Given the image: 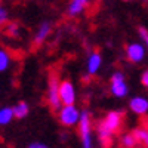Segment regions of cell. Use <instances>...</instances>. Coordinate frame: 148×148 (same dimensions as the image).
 <instances>
[{
  "label": "cell",
  "instance_id": "1",
  "mask_svg": "<svg viewBox=\"0 0 148 148\" xmlns=\"http://www.w3.org/2000/svg\"><path fill=\"white\" fill-rule=\"evenodd\" d=\"M80 116H82V111H79L74 104H64L58 110V120L65 127L79 126Z\"/></svg>",
  "mask_w": 148,
  "mask_h": 148
},
{
  "label": "cell",
  "instance_id": "2",
  "mask_svg": "<svg viewBox=\"0 0 148 148\" xmlns=\"http://www.w3.org/2000/svg\"><path fill=\"white\" fill-rule=\"evenodd\" d=\"M79 136H80V144L83 148H92V119L89 111L83 110L80 121H79Z\"/></svg>",
  "mask_w": 148,
  "mask_h": 148
},
{
  "label": "cell",
  "instance_id": "3",
  "mask_svg": "<svg viewBox=\"0 0 148 148\" xmlns=\"http://www.w3.org/2000/svg\"><path fill=\"white\" fill-rule=\"evenodd\" d=\"M110 92L116 98H125L129 93V86L125 82V74L121 71H116L111 76V84H110Z\"/></svg>",
  "mask_w": 148,
  "mask_h": 148
},
{
  "label": "cell",
  "instance_id": "4",
  "mask_svg": "<svg viewBox=\"0 0 148 148\" xmlns=\"http://www.w3.org/2000/svg\"><path fill=\"white\" fill-rule=\"evenodd\" d=\"M47 102H49V107H51L52 110H55V111H58L61 107H62V101H61V96H59V82L55 76H52L51 80H49Z\"/></svg>",
  "mask_w": 148,
  "mask_h": 148
},
{
  "label": "cell",
  "instance_id": "5",
  "mask_svg": "<svg viewBox=\"0 0 148 148\" xmlns=\"http://www.w3.org/2000/svg\"><path fill=\"white\" fill-rule=\"evenodd\" d=\"M145 53H147V46L138 42H133L126 47V58L132 64H141L145 58Z\"/></svg>",
  "mask_w": 148,
  "mask_h": 148
},
{
  "label": "cell",
  "instance_id": "6",
  "mask_svg": "<svg viewBox=\"0 0 148 148\" xmlns=\"http://www.w3.org/2000/svg\"><path fill=\"white\" fill-rule=\"evenodd\" d=\"M121 120H123V114L120 111H110L107 114V117L104 119V121H101L99 125L104 126L108 132H111L114 135L121 126Z\"/></svg>",
  "mask_w": 148,
  "mask_h": 148
},
{
  "label": "cell",
  "instance_id": "7",
  "mask_svg": "<svg viewBox=\"0 0 148 148\" xmlns=\"http://www.w3.org/2000/svg\"><path fill=\"white\" fill-rule=\"evenodd\" d=\"M59 96L62 101V105L76 102V88L70 80H62L59 83Z\"/></svg>",
  "mask_w": 148,
  "mask_h": 148
},
{
  "label": "cell",
  "instance_id": "8",
  "mask_svg": "<svg viewBox=\"0 0 148 148\" xmlns=\"http://www.w3.org/2000/svg\"><path fill=\"white\" fill-rule=\"evenodd\" d=\"M129 108L136 116H147L148 114V98L145 96H133L129 101Z\"/></svg>",
  "mask_w": 148,
  "mask_h": 148
},
{
  "label": "cell",
  "instance_id": "9",
  "mask_svg": "<svg viewBox=\"0 0 148 148\" xmlns=\"http://www.w3.org/2000/svg\"><path fill=\"white\" fill-rule=\"evenodd\" d=\"M101 65H102V56L98 52H92L88 58V62H86V71H88L89 76H93L99 71Z\"/></svg>",
  "mask_w": 148,
  "mask_h": 148
},
{
  "label": "cell",
  "instance_id": "10",
  "mask_svg": "<svg viewBox=\"0 0 148 148\" xmlns=\"http://www.w3.org/2000/svg\"><path fill=\"white\" fill-rule=\"evenodd\" d=\"M88 3H89V0H71L70 5H68V9H67V15L71 16V18L79 16L84 10Z\"/></svg>",
  "mask_w": 148,
  "mask_h": 148
},
{
  "label": "cell",
  "instance_id": "11",
  "mask_svg": "<svg viewBox=\"0 0 148 148\" xmlns=\"http://www.w3.org/2000/svg\"><path fill=\"white\" fill-rule=\"evenodd\" d=\"M51 31H52L51 24H49L47 21L42 22V24H40V27L37 28V31H36V36H34V43H36V45L43 43V42L47 39V36L51 34Z\"/></svg>",
  "mask_w": 148,
  "mask_h": 148
},
{
  "label": "cell",
  "instance_id": "12",
  "mask_svg": "<svg viewBox=\"0 0 148 148\" xmlns=\"http://www.w3.org/2000/svg\"><path fill=\"white\" fill-rule=\"evenodd\" d=\"M15 119V113H14V107H3L0 110V125L6 126Z\"/></svg>",
  "mask_w": 148,
  "mask_h": 148
},
{
  "label": "cell",
  "instance_id": "13",
  "mask_svg": "<svg viewBox=\"0 0 148 148\" xmlns=\"http://www.w3.org/2000/svg\"><path fill=\"white\" fill-rule=\"evenodd\" d=\"M120 144L123 147H126V148H135V147L139 145V141L136 138V135L132 132V133H125L123 135L121 139H120Z\"/></svg>",
  "mask_w": 148,
  "mask_h": 148
},
{
  "label": "cell",
  "instance_id": "14",
  "mask_svg": "<svg viewBox=\"0 0 148 148\" xmlns=\"http://www.w3.org/2000/svg\"><path fill=\"white\" fill-rule=\"evenodd\" d=\"M14 113H15V119H24L27 117L28 113H30V108L27 105V102H18L15 107H14Z\"/></svg>",
  "mask_w": 148,
  "mask_h": 148
},
{
  "label": "cell",
  "instance_id": "15",
  "mask_svg": "<svg viewBox=\"0 0 148 148\" xmlns=\"http://www.w3.org/2000/svg\"><path fill=\"white\" fill-rule=\"evenodd\" d=\"M10 61H12V58H10L9 52H6L5 49H2V51H0V71L5 73L10 65Z\"/></svg>",
  "mask_w": 148,
  "mask_h": 148
},
{
  "label": "cell",
  "instance_id": "16",
  "mask_svg": "<svg viewBox=\"0 0 148 148\" xmlns=\"http://www.w3.org/2000/svg\"><path fill=\"white\" fill-rule=\"evenodd\" d=\"M133 133L136 135V138L139 141L141 145L144 147H148V129H144V127H138V129H135Z\"/></svg>",
  "mask_w": 148,
  "mask_h": 148
},
{
  "label": "cell",
  "instance_id": "17",
  "mask_svg": "<svg viewBox=\"0 0 148 148\" xmlns=\"http://www.w3.org/2000/svg\"><path fill=\"white\" fill-rule=\"evenodd\" d=\"M6 33L10 34V36H16V33H18V25H16V24H9L8 28H6Z\"/></svg>",
  "mask_w": 148,
  "mask_h": 148
},
{
  "label": "cell",
  "instance_id": "18",
  "mask_svg": "<svg viewBox=\"0 0 148 148\" xmlns=\"http://www.w3.org/2000/svg\"><path fill=\"white\" fill-rule=\"evenodd\" d=\"M0 22H2V24H6L8 22V10L3 6L0 8Z\"/></svg>",
  "mask_w": 148,
  "mask_h": 148
},
{
  "label": "cell",
  "instance_id": "19",
  "mask_svg": "<svg viewBox=\"0 0 148 148\" xmlns=\"http://www.w3.org/2000/svg\"><path fill=\"white\" fill-rule=\"evenodd\" d=\"M141 83L148 89V70H145V71L142 73V76H141Z\"/></svg>",
  "mask_w": 148,
  "mask_h": 148
},
{
  "label": "cell",
  "instance_id": "20",
  "mask_svg": "<svg viewBox=\"0 0 148 148\" xmlns=\"http://www.w3.org/2000/svg\"><path fill=\"white\" fill-rule=\"evenodd\" d=\"M47 145L45 142H30L28 144V148H46Z\"/></svg>",
  "mask_w": 148,
  "mask_h": 148
},
{
  "label": "cell",
  "instance_id": "21",
  "mask_svg": "<svg viewBox=\"0 0 148 148\" xmlns=\"http://www.w3.org/2000/svg\"><path fill=\"white\" fill-rule=\"evenodd\" d=\"M139 36L142 37V40H145L147 37H148V31H147L145 28H142V27H141V28H139Z\"/></svg>",
  "mask_w": 148,
  "mask_h": 148
},
{
  "label": "cell",
  "instance_id": "22",
  "mask_svg": "<svg viewBox=\"0 0 148 148\" xmlns=\"http://www.w3.org/2000/svg\"><path fill=\"white\" fill-rule=\"evenodd\" d=\"M144 42H145V46H147V49H148V37H147V39H145Z\"/></svg>",
  "mask_w": 148,
  "mask_h": 148
},
{
  "label": "cell",
  "instance_id": "23",
  "mask_svg": "<svg viewBox=\"0 0 148 148\" xmlns=\"http://www.w3.org/2000/svg\"><path fill=\"white\" fill-rule=\"evenodd\" d=\"M142 2H148V0H142Z\"/></svg>",
  "mask_w": 148,
  "mask_h": 148
}]
</instances>
